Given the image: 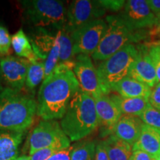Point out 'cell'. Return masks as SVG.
<instances>
[{
    "mask_svg": "<svg viewBox=\"0 0 160 160\" xmlns=\"http://www.w3.org/2000/svg\"><path fill=\"white\" fill-rule=\"evenodd\" d=\"M125 1L123 0H102L99 1L100 5L105 11H111L113 12L119 11L123 9L125 5Z\"/></svg>",
    "mask_w": 160,
    "mask_h": 160,
    "instance_id": "obj_30",
    "label": "cell"
},
{
    "mask_svg": "<svg viewBox=\"0 0 160 160\" xmlns=\"http://www.w3.org/2000/svg\"><path fill=\"white\" fill-rule=\"evenodd\" d=\"M130 160H157L153 155L140 150L133 151Z\"/></svg>",
    "mask_w": 160,
    "mask_h": 160,
    "instance_id": "obj_34",
    "label": "cell"
},
{
    "mask_svg": "<svg viewBox=\"0 0 160 160\" xmlns=\"http://www.w3.org/2000/svg\"><path fill=\"white\" fill-rule=\"evenodd\" d=\"M157 18H158V22L157 24V25L153 28H154V30H153V32H154V33H159L160 32V15Z\"/></svg>",
    "mask_w": 160,
    "mask_h": 160,
    "instance_id": "obj_36",
    "label": "cell"
},
{
    "mask_svg": "<svg viewBox=\"0 0 160 160\" xmlns=\"http://www.w3.org/2000/svg\"><path fill=\"white\" fill-rule=\"evenodd\" d=\"M30 62L13 56H5L0 60V69L4 85L8 88L22 91L25 85Z\"/></svg>",
    "mask_w": 160,
    "mask_h": 160,
    "instance_id": "obj_13",
    "label": "cell"
},
{
    "mask_svg": "<svg viewBox=\"0 0 160 160\" xmlns=\"http://www.w3.org/2000/svg\"><path fill=\"white\" fill-rule=\"evenodd\" d=\"M60 125L71 142L82 139L95 131L99 128L95 99L80 91L70 103Z\"/></svg>",
    "mask_w": 160,
    "mask_h": 160,
    "instance_id": "obj_3",
    "label": "cell"
},
{
    "mask_svg": "<svg viewBox=\"0 0 160 160\" xmlns=\"http://www.w3.org/2000/svg\"><path fill=\"white\" fill-rule=\"evenodd\" d=\"M137 47L138 55L128 77L146 84L152 88L158 81L155 67L149 54V48L145 45H139Z\"/></svg>",
    "mask_w": 160,
    "mask_h": 160,
    "instance_id": "obj_15",
    "label": "cell"
},
{
    "mask_svg": "<svg viewBox=\"0 0 160 160\" xmlns=\"http://www.w3.org/2000/svg\"><path fill=\"white\" fill-rule=\"evenodd\" d=\"M73 71L82 91L91 96L93 99L104 95L97 69L93 65L89 55H77L75 57Z\"/></svg>",
    "mask_w": 160,
    "mask_h": 160,
    "instance_id": "obj_12",
    "label": "cell"
},
{
    "mask_svg": "<svg viewBox=\"0 0 160 160\" xmlns=\"http://www.w3.org/2000/svg\"><path fill=\"white\" fill-rule=\"evenodd\" d=\"M143 125L139 117L122 115L116 125L113 134L133 147L140 137Z\"/></svg>",
    "mask_w": 160,
    "mask_h": 160,
    "instance_id": "obj_16",
    "label": "cell"
},
{
    "mask_svg": "<svg viewBox=\"0 0 160 160\" xmlns=\"http://www.w3.org/2000/svg\"><path fill=\"white\" fill-rule=\"evenodd\" d=\"M156 159H157V160H160V155H159V156H158V157H156Z\"/></svg>",
    "mask_w": 160,
    "mask_h": 160,
    "instance_id": "obj_39",
    "label": "cell"
},
{
    "mask_svg": "<svg viewBox=\"0 0 160 160\" xmlns=\"http://www.w3.org/2000/svg\"><path fill=\"white\" fill-rule=\"evenodd\" d=\"M110 160H130L133 153L132 146L114 134L104 140Z\"/></svg>",
    "mask_w": 160,
    "mask_h": 160,
    "instance_id": "obj_21",
    "label": "cell"
},
{
    "mask_svg": "<svg viewBox=\"0 0 160 160\" xmlns=\"http://www.w3.org/2000/svg\"><path fill=\"white\" fill-rule=\"evenodd\" d=\"M37 102L32 94L5 88L0 93V130L25 132L34 122Z\"/></svg>",
    "mask_w": 160,
    "mask_h": 160,
    "instance_id": "obj_2",
    "label": "cell"
},
{
    "mask_svg": "<svg viewBox=\"0 0 160 160\" xmlns=\"http://www.w3.org/2000/svg\"><path fill=\"white\" fill-rule=\"evenodd\" d=\"M108 95L117 104L124 115H131L139 117L149 105V99L146 98H125L115 93H110Z\"/></svg>",
    "mask_w": 160,
    "mask_h": 160,
    "instance_id": "obj_20",
    "label": "cell"
},
{
    "mask_svg": "<svg viewBox=\"0 0 160 160\" xmlns=\"http://www.w3.org/2000/svg\"><path fill=\"white\" fill-rule=\"evenodd\" d=\"M59 44V64H74L75 58L73 53V41L71 33L65 28L56 33Z\"/></svg>",
    "mask_w": 160,
    "mask_h": 160,
    "instance_id": "obj_23",
    "label": "cell"
},
{
    "mask_svg": "<svg viewBox=\"0 0 160 160\" xmlns=\"http://www.w3.org/2000/svg\"><path fill=\"white\" fill-rule=\"evenodd\" d=\"M11 46L19 57L28 59L30 62L40 60L33 51L29 37L25 34L23 29H19L12 36Z\"/></svg>",
    "mask_w": 160,
    "mask_h": 160,
    "instance_id": "obj_22",
    "label": "cell"
},
{
    "mask_svg": "<svg viewBox=\"0 0 160 160\" xmlns=\"http://www.w3.org/2000/svg\"><path fill=\"white\" fill-rule=\"evenodd\" d=\"M132 150H140L155 157H158L160 155V130L144 124L140 137Z\"/></svg>",
    "mask_w": 160,
    "mask_h": 160,
    "instance_id": "obj_18",
    "label": "cell"
},
{
    "mask_svg": "<svg viewBox=\"0 0 160 160\" xmlns=\"http://www.w3.org/2000/svg\"><path fill=\"white\" fill-rule=\"evenodd\" d=\"M14 160H31V158H30V156H26V155H22L21 157H17V159Z\"/></svg>",
    "mask_w": 160,
    "mask_h": 160,
    "instance_id": "obj_38",
    "label": "cell"
},
{
    "mask_svg": "<svg viewBox=\"0 0 160 160\" xmlns=\"http://www.w3.org/2000/svg\"><path fill=\"white\" fill-rule=\"evenodd\" d=\"M74 148V145L57 152L48 160H71V153Z\"/></svg>",
    "mask_w": 160,
    "mask_h": 160,
    "instance_id": "obj_32",
    "label": "cell"
},
{
    "mask_svg": "<svg viewBox=\"0 0 160 160\" xmlns=\"http://www.w3.org/2000/svg\"><path fill=\"white\" fill-rule=\"evenodd\" d=\"M25 132H11L0 130V160H14L19 154L20 144Z\"/></svg>",
    "mask_w": 160,
    "mask_h": 160,
    "instance_id": "obj_19",
    "label": "cell"
},
{
    "mask_svg": "<svg viewBox=\"0 0 160 160\" xmlns=\"http://www.w3.org/2000/svg\"><path fill=\"white\" fill-rule=\"evenodd\" d=\"M105 21L107 28L97 50L91 55L96 61H105L125 46L145 38L144 33L140 31H130L118 16H108Z\"/></svg>",
    "mask_w": 160,
    "mask_h": 160,
    "instance_id": "obj_5",
    "label": "cell"
},
{
    "mask_svg": "<svg viewBox=\"0 0 160 160\" xmlns=\"http://www.w3.org/2000/svg\"><path fill=\"white\" fill-rule=\"evenodd\" d=\"M131 31H139L148 28H154L158 18L145 0H128L122 11L117 15Z\"/></svg>",
    "mask_w": 160,
    "mask_h": 160,
    "instance_id": "obj_9",
    "label": "cell"
},
{
    "mask_svg": "<svg viewBox=\"0 0 160 160\" xmlns=\"http://www.w3.org/2000/svg\"><path fill=\"white\" fill-rule=\"evenodd\" d=\"M29 154L39 150L55 145L65 148L71 146V140L64 133L57 120H42L33 129L29 138Z\"/></svg>",
    "mask_w": 160,
    "mask_h": 160,
    "instance_id": "obj_8",
    "label": "cell"
},
{
    "mask_svg": "<svg viewBox=\"0 0 160 160\" xmlns=\"http://www.w3.org/2000/svg\"><path fill=\"white\" fill-rule=\"evenodd\" d=\"M106 28V21L99 19L86 24L71 33L74 55L93 54L100 43Z\"/></svg>",
    "mask_w": 160,
    "mask_h": 160,
    "instance_id": "obj_11",
    "label": "cell"
},
{
    "mask_svg": "<svg viewBox=\"0 0 160 160\" xmlns=\"http://www.w3.org/2000/svg\"><path fill=\"white\" fill-rule=\"evenodd\" d=\"M149 104L160 111V82H158L152 89L149 97Z\"/></svg>",
    "mask_w": 160,
    "mask_h": 160,
    "instance_id": "obj_31",
    "label": "cell"
},
{
    "mask_svg": "<svg viewBox=\"0 0 160 160\" xmlns=\"http://www.w3.org/2000/svg\"><path fill=\"white\" fill-rule=\"evenodd\" d=\"M150 8L158 17L160 15V0H150L147 1Z\"/></svg>",
    "mask_w": 160,
    "mask_h": 160,
    "instance_id": "obj_35",
    "label": "cell"
},
{
    "mask_svg": "<svg viewBox=\"0 0 160 160\" xmlns=\"http://www.w3.org/2000/svg\"><path fill=\"white\" fill-rule=\"evenodd\" d=\"M97 145L95 141H84L76 144L71 160H94Z\"/></svg>",
    "mask_w": 160,
    "mask_h": 160,
    "instance_id": "obj_25",
    "label": "cell"
},
{
    "mask_svg": "<svg viewBox=\"0 0 160 160\" xmlns=\"http://www.w3.org/2000/svg\"><path fill=\"white\" fill-rule=\"evenodd\" d=\"M152 88L146 84L136 80L131 77H127L113 86L111 91L125 98L143 97L148 99Z\"/></svg>",
    "mask_w": 160,
    "mask_h": 160,
    "instance_id": "obj_17",
    "label": "cell"
},
{
    "mask_svg": "<svg viewBox=\"0 0 160 160\" xmlns=\"http://www.w3.org/2000/svg\"><path fill=\"white\" fill-rule=\"evenodd\" d=\"M138 55L137 46L127 45L97 67L104 95H108L113 85L128 77Z\"/></svg>",
    "mask_w": 160,
    "mask_h": 160,
    "instance_id": "obj_6",
    "label": "cell"
},
{
    "mask_svg": "<svg viewBox=\"0 0 160 160\" xmlns=\"http://www.w3.org/2000/svg\"><path fill=\"white\" fill-rule=\"evenodd\" d=\"M63 149H65V148L61 145L51 146L37 151L33 154L30 155V158L31 160H48L57 152Z\"/></svg>",
    "mask_w": 160,
    "mask_h": 160,
    "instance_id": "obj_27",
    "label": "cell"
},
{
    "mask_svg": "<svg viewBox=\"0 0 160 160\" xmlns=\"http://www.w3.org/2000/svg\"><path fill=\"white\" fill-rule=\"evenodd\" d=\"M139 118L145 125L160 130V111L150 104Z\"/></svg>",
    "mask_w": 160,
    "mask_h": 160,
    "instance_id": "obj_26",
    "label": "cell"
},
{
    "mask_svg": "<svg viewBox=\"0 0 160 160\" xmlns=\"http://www.w3.org/2000/svg\"><path fill=\"white\" fill-rule=\"evenodd\" d=\"M45 78V72L44 61L39 60L30 62L25 86L28 91L34 92L36 88L44 81Z\"/></svg>",
    "mask_w": 160,
    "mask_h": 160,
    "instance_id": "obj_24",
    "label": "cell"
},
{
    "mask_svg": "<svg viewBox=\"0 0 160 160\" xmlns=\"http://www.w3.org/2000/svg\"><path fill=\"white\" fill-rule=\"evenodd\" d=\"M94 160H110L104 140L97 143V148H96V156Z\"/></svg>",
    "mask_w": 160,
    "mask_h": 160,
    "instance_id": "obj_33",
    "label": "cell"
},
{
    "mask_svg": "<svg viewBox=\"0 0 160 160\" xmlns=\"http://www.w3.org/2000/svg\"><path fill=\"white\" fill-rule=\"evenodd\" d=\"M94 99L99 127L101 128L102 134V136L113 134L116 125L122 113L109 95H102Z\"/></svg>",
    "mask_w": 160,
    "mask_h": 160,
    "instance_id": "obj_14",
    "label": "cell"
},
{
    "mask_svg": "<svg viewBox=\"0 0 160 160\" xmlns=\"http://www.w3.org/2000/svg\"><path fill=\"white\" fill-rule=\"evenodd\" d=\"M0 60H1V57H0ZM5 89V86H4L3 81H2V73H1V69H0V93Z\"/></svg>",
    "mask_w": 160,
    "mask_h": 160,
    "instance_id": "obj_37",
    "label": "cell"
},
{
    "mask_svg": "<svg viewBox=\"0 0 160 160\" xmlns=\"http://www.w3.org/2000/svg\"><path fill=\"white\" fill-rule=\"evenodd\" d=\"M11 47V35L5 27L0 25V55L8 56Z\"/></svg>",
    "mask_w": 160,
    "mask_h": 160,
    "instance_id": "obj_28",
    "label": "cell"
},
{
    "mask_svg": "<svg viewBox=\"0 0 160 160\" xmlns=\"http://www.w3.org/2000/svg\"><path fill=\"white\" fill-rule=\"evenodd\" d=\"M22 6L25 21L35 28H53L57 31L65 28L67 22L65 4L59 0H25Z\"/></svg>",
    "mask_w": 160,
    "mask_h": 160,
    "instance_id": "obj_4",
    "label": "cell"
},
{
    "mask_svg": "<svg viewBox=\"0 0 160 160\" xmlns=\"http://www.w3.org/2000/svg\"><path fill=\"white\" fill-rule=\"evenodd\" d=\"M73 67L74 64H59L42 83L37 115L43 120L62 119L70 103L81 91Z\"/></svg>",
    "mask_w": 160,
    "mask_h": 160,
    "instance_id": "obj_1",
    "label": "cell"
},
{
    "mask_svg": "<svg viewBox=\"0 0 160 160\" xmlns=\"http://www.w3.org/2000/svg\"><path fill=\"white\" fill-rule=\"evenodd\" d=\"M29 39L36 55L45 64V78L54 71L59 62V44L57 36L42 28H36Z\"/></svg>",
    "mask_w": 160,
    "mask_h": 160,
    "instance_id": "obj_7",
    "label": "cell"
},
{
    "mask_svg": "<svg viewBox=\"0 0 160 160\" xmlns=\"http://www.w3.org/2000/svg\"><path fill=\"white\" fill-rule=\"evenodd\" d=\"M105 13L99 1L75 0L68 8L67 22L64 28L72 33L86 24L100 19Z\"/></svg>",
    "mask_w": 160,
    "mask_h": 160,
    "instance_id": "obj_10",
    "label": "cell"
},
{
    "mask_svg": "<svg viewBox=\"0 0 160 160\" xmlns=\"http://www.w3.org/2000/svg\"><path fill=\"white\" fill-rule=\"evenodd\" d=\"M149 54L155 67L157 81L160 82V44L151 45L149 48Z\"/></svg>",
    "mask_w": 160,
    "mask_h": 160,
    "instance_id": "obj_29",
    "label": "cell"
}]
</instances>
